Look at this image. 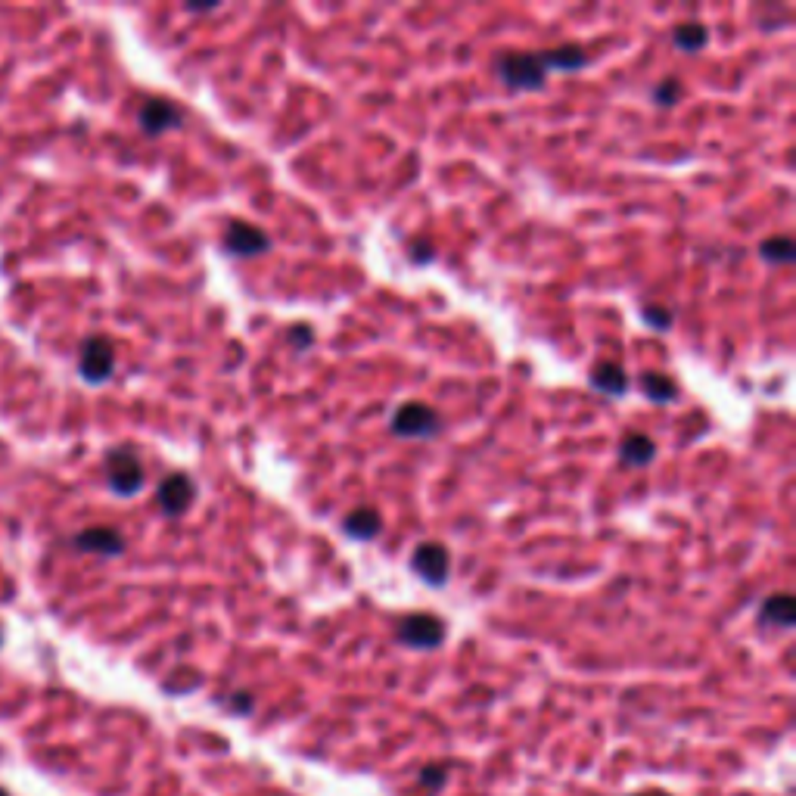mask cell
Segmentation results:
<instances>
[{
	"instance_id": "obj_1",
	"label": "cell",
	"mask_w": 796,
	"mask_h": 796,
	"mask_svg": "<svg viewBox=\"0 0 796 796\" xmlns=\"http://www.w3.org/2000/svg\"><path fill=\"white\" fill-rule=\"evenodd\" d=\"M495 75L510 91H542L548 81V69L538 60V53H504Z\"/></svg>"
},
{
	"instance_id": "obj_2",
	"label": "cell",
	"mask_w": 796,
	"mask_h": 796,
	"mask_svg": "<svg viewBox=\"0 0 796 796\" xmlns=\"http://www.w3.org/2000/svg\"><path fill=\"white\" fill-rule=\"evenodd\" d=\"M392 433L402 439H433L442 433V417L423 402H408L392 414Z\"/></svg>"
},
{
	"instance_id": "obj_3",
	"label": "cell",
	"mask_w": 796,
	"mask_h": 796,
	"mask_svg": "<svg viewBox=\"0 0 796 796\" xmlns=\"http://www.w3.org/2000/svg\"><path fill=\"white\" fill-rule=\"evenodd\" d=\"M106 476H109V489L128 498L144 489V464L131 451V448H116L106 458Z\"/></svg>"
},
{
	"instance_id": "obj_4",
	"label": "cell",
	"mask_w": 796,
	"mask_h": 796,
	"mask_svg": "<svg viewBox=\"0 0 796 796\" xmlns=\"http://www.w3.org/2000/svg\"><path fill=\"white\" fill-rule=\"evenodd\" d=\"M398 641L414 650H436L445 641V622L433 613H411L398 622Z\"/></svg>"
},
{
	"instance_id": "obj_5",
	"label": "cell",
	"mask_w": 796,
	"mask_h": 796,
	"mask_svg": "<svg viewBox=\"0 0 796 796\" xmlns=\"http://www.w3.org/2000/svg\"><path fill=\"white\" fill-rule=\"evenodd\" d=\"M112 367H116V352H112V343L106 336H91L88 343L81 346V361H78V371L81 377L100 386L112 377Z\"/></svg>"
},
{
	"instance_id": "obj_6",
	"label": "cell",
	"mask_w": 796,
	"mask_h": 796,
	"mask_svg": "<svg viewBox=\"0 0 796 796\" xmlns=\"http://www.w3.org/2000/svg\"><path fill=\"white\" fill-rule=\"evenodd\" d=\"M411 570L426 582V585H445L448 582V570H451V557L445 551V545L439 542H423L414 548V557H411Z\"/></svg>"
},
{
	"instance_id": "obj_7",
	"label": "cell",
	"mask_w": 796,
	"mask_h": 796,
	"mask_svg": "<svg viewBox=\"0 0 796 796\" xmlns=\"http://www.w3.org/2000/svg\"><path fill=\"white\" fill-rule=\"evenodd\" d=\"M271 249V237L262 227L246 224V221H231L224 234V252L237 255V259H249V255H265Z\"/></svg>"
},
{
	"instance_id": "obj_8",
	"label": "cell",
	"mask_w": 796,
	"mask_h": 796,
	"mask_svg": "<svg viewBox=\"0 0 796 796\" xmlns=\"http://www.w3.org/2000/svg\"><path fill=\"white\" fill-rule=\"evenodd\" d=\"M193 498H196V486L187 473H172L156 492V501L168 517H181L184 510L193 504Z\"/></svg>"
},
{
	"instance_id": "obj_9",
	"label": "cell",
	"mask_w": 796,
	"mask_h": 796,
	"mask_svg": "<svg viewBox=\"0 0 796 796\" xmlns=\"http://www.w3.org/2000/svg\"><path fill=\"white\" fill-rule=\"evenodd\" d=\"M181 125V112L178 106H172L168 100H147L144 106H140V128H144L147 134H165V131H172Z\"/></svg>"
},
{
	"instance_id": "obj_10",
	"label": "cell",
	"mask_w": 796,
	"mask_h": 796,
	"mask_svg": "<svg viewBox=\"0 0 796 796\" xmlns=\"http://www.w3.org/2000/svg\"><path fill=\"white\" fill-rule=\"evenodd\" d=\"M78 551L88 554H103V557H119L125 551V538L116 529H88L75 538Z\"/></svg>"
},
{
	"instance_id": "obj_11",
	"label": "cell",
	"mask_w": 796,
	"mask_h": 796,
	"mask_svg": "<svg viewBox=\"0 0 796 796\" xmlns=\"http://www.w3.org/2000/svg\"><path fill=\"white\" fill-rule=\"evenodd\" d=\"M343 532L352 535L355 542H371V538H377L383 532V517L374 507H358L343 520Z\"/></svg>"
},
{
	"instance_id": "obj_12",
	"label": "cell",
	"mask_w": 796,
	"mask_h": 796,
	"mask_svg": "<svg viewBox=\"0 0 796 796\" xmlns=\"http://www.w3.org/2000/svg\"><path fill=\"white\" fill-rule=\"evenodd\" d=\"M538 60H542L545 69L576 72V69L588 66V53L579 44H563V47H554V50H542V53H538Z\"/></svg>"
},
{
	"instance_id": "obj_13",
	"label": "cell",
	"mask_w": 796,
	"mask_h": 796,
	"mask_svg": "<svg viewBox=\"0 0 796 796\" xmlns=\"http://www.w3.org/2000/svg\"><path fill=\"white\" fill-rule=\"evenodd\" d=\"M591 386H594L597 392L619 398V395L629 392V377H625V371H622L619 364H613V361H601V364H597L594 371H591Z\"/></svg>"
},
{
	"instance_id": "obj_14",
	"label": "cell",
	"mask_w": 796,
	"mask_h": 796,
	"mask_svg": "<svg viewBox=\"0 0 796 796\" xmlns=\"http://www.w3.org/2000/svg\"><path fill=\"white\" fill-rule=\"evenodd\" d=\"M619 458L629 467H647L653 458H657V442L644 433H632L619 442Z\"/></svg>"
},
{
	"instance_id": "obj_15",
	"label": "cell",
	"mask_w": 796,
	"mask_h": 796,
	"mask_svg": "<svg viewBox=\"0 0 796 796\" xmlns=\"http://www.w3.org/2000/svg\"><path fill=\"white\" fill-rule=\"evenodd\" d=\"M759 619L765 625H778V629H790L793 619H796V607H793V597L790 594H772L765 597V604L759 610Z\"/></svg>"
},
{
	"instance_id": "obj_16",
	"label": "cell",
	"mask_w": 796,
	"mask_h": 796,
	"mask_svg": "<svg viewBox=\"0 0 796 796\" xmlns=\"http://www.w3.org/2000/svg\"><path fill=\"white\" fill-rule=\"evenodd\" d=\"M675 47L678 50H685V53H697L706 47L709 41V32H706V25L703 22H685V25H678L675 28V35H672Z\"/></svg>"
},
{
	"instance_id": "obj_17",
	"label": "cell",
	"mask_w": 796,
	"mask_h": 796,
	"mask_svg": "<svg viewBox=\"0 0 796 796\" xmlns=\"http://www.w3.org/2000/svg\"><path fill=\"white\" fill-rule=\"evenodd\" d=\"M641 392L650 398V402L666 405V402H672V398L678 395V386L669 377H663V374H644L641 377Z\"/></svg>"
},
{
	"instance_id": "obj_18",
	"label": "cell",
	"mask_w": 796,
	"mask_h": 796,
	"mask_svg": "<svg viewBox=\"0 0 796 796\" xmlns=\"http://www.w3.org/2000/svg\"><path fill=\"white\" fill-rule=\"evenodd\" d=\"M759 255H762L765 262H772V265H790L796 249H793V240L790 237H772V240H762Z\"/></svg>"
},
{
	"instance_id": "obj_19",
	"label": "cell",
	"mask_w": 796,
	"mask_h": 796,
	"mask_svg": "<svg viewBox=\"0 0 796 796\" xmlns=\"http://www.w3.org/2000/svg\"><path fill=\"white\" fill-rule=\"evenodd\" d=\"M681 94H685V88H681V81L678 78H663L657 88H653V103L669 109L681 100Z\"/></svg>"
},
{
	"instance_id": "obj_20",
	"label": "cell",
	"mask_w": 796,
	"mask_h": 796,
	"mask_svg": "<svg viewBox=\"0 0 796 796\" xmlns=\"http://www.w3.org/2000/svg\"><path fill=\"white\" fill-rule=\"evenodd\" d=\"M644 321L653 327V330H669L672 327V311L669 308H660V305H647L644 311Z\"/></svg>"
},
{
	"instance_id": "obj_21",
	"label": "cell",
	"mask_w": 796,
	"mask_h": 796,
	"mask_svg": "<svg viewBox=\"0 0 796 796\" xmlns=\"http://www.w3.org/2000/svg\"><path fill=\"white\" fill-rule=\"evenodd\" d=\"M287 339H290V346H293V349H308L311 343H315V330H311L308 324H299V327H293V330L287 333Z\"/></svg>"
},
{
	"instance_id": "obj_22",
	"label": "cell",
	"mask_w": 796,
	"mask_h": 796,
	"mask_svg": "<svg viewBox=\"0 0 796 796\" xmlns=\"http://www.w3.org/2000/svg\"><path fill=\"white\" fill-rule=\"evenodd\" d=\"M442 781H445V769H442V765H430V769L420 772V784H426L430 790H436Z\"/></svg>"
},
{
	"instance_id": "obj_23",
	"label": "cell",
	"mask_w": 796,
	"mask_h": 796,
	"mask_svg": "<svg viewBox=\"0 0 796 796\" xmlns=\"http://www.w3.org/2000/svg\"><path fill=\"white\" fill-rule=\"evenodd\" d=\"M433 243H420V240H414L411 243V259L414 262H433Z\"/></svg>"
},
{
	"instance_id": "obj_24",
	"label": "cell",
	"mask_w": 796,
	"mask_h": 796,
	"mask_svg": "<svg viewBox=\"0 0 796 796\" xmlns=\"http://www.w3.org/2000/svg\"><path fill=\"white\" fill-rule=\"evenodd\" d=\"M231 706L237 709V713H252V694H234Z\"/></svg>"
},
{
	"instance_id": "obj_25",
	"label": "cell",
	"mask_w": 796,
	"mask_h": 796,
	"mask_svg": "<svg viewBox=\"0 0 796 796\" xmlns=\"http://www.w3.org/2000/svg\"><path fill=\"white\" fill-rule=\"evenodd\" d=\"M187 10L190 13H209V10H218V4H190Z\"/></svg>"
},
{
	"instance_id": "obj_26",
	"label": "cell",
	"mask_w": 796,
	"mask_h": 796,
	"mask_svg": "<svg viewBox=\"0 0 796 796\" xmlns=\"http://www.w3.org/2000/svg\"><path fill=\"white\" fill-rule=\"evenodd\" d=\"M641 796H666V793H641Z\"/></svg>"
},
{
	"instance_id": "obj_27",
	"label": "cell",
	"mask_w": 796,
	"mask_h": 796,
	"mask_svg": "<svg viewBox=\"0 0 796 796\" xmlns=\"http://www.w3.org/2000/svg\"><path fill=\"white\" fill-rule=\"evenodd\" d=\"M0 796H7V790H0Z\"/></svg>"
},
{
	"instance_id": "obj_28",
	"label": "cell",
	"mask_w": 796,
	"mask_h": 796,
	"mask_svg": "<svg viewBox=\"0 0 796 796\" xmlns=\"http://www.w3.org/2000/svg\"><path fill=\"white\" fill-rule=\"evenodd\" d=\"M0 641H4V632H0Z\"/></svg>"
}]
</instances>
